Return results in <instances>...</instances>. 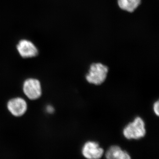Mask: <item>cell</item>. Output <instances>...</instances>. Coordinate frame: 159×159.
<instances>
[{"mask_svg": "<svg viewBox=\"0 0 159 159\" xmlns=\"http://www.w3.org/2000/svg\"><path fill=\"white\" fill-rule=\"evenodd\" d=\"M108 72V67L100 63H95L91 65L85 78L89 83L100 85L104 82Z\"/></svg>", "mask_w": 159, "mask_h": 159, "instance_id": "obj_1", "label": "cell"}, {"mask_svg": "<svg viewBox=\"0 0 159 159\" xmlns=\"http://www.w3.org/2000/svg\"><path fill=\"white\" fill-rule=\"evenodd\" d=\"M124 136L126 139L138 140L143 138L146 134L145 123L142 118L137 117L133 122L129 123L123 130Z\"/></svg>", "mask_w": 159, "mask_h": 159, "instance_id": "obj_2", "label": "cell"}, {"mask_svg": "<svg viewBox=\"0 0 159 159\" xmlns=\"http://www.w3.org/2000/svg\"><path fill=\"white\" fill-rule=\"evenodd\" d=\"M23 91L27 97L31 100L39 99L42 95V88L39 80L29 78L24 82Z\"/></svg>", "mask_w": 159, "mask_h": 159, "instance_id": "obj_3", "label": "cell"}, {"mask_svg": "<svg viewBox=\"0 0 159 159\" xmlns=\"http://www.w3.org/2000/svg\"><path fill=\"white\" fill-rule=\"evenodd\" d=\"M104 152L103 148L99 147L97 142L89 141L83 146L82 154L83 156L88 159H99Z\"/></svg>", "mask_w": 159, "mask_h": 159, "instance_id": "obj_4", "label": "cell"}, {"mask_svg": "<svg viewBox=\"0 0 159 159\" xmlns=\"http://www.w3.org/2000/svg\"><path fill=\"white\" fill-rule=\"evenodd\" d=\"M17 50L20 55L24 58L35 57L39 53L37 48L34 44L27 39L20 41L17 45Z\"/></svg>", "mask_w": 159, "mask_h": 159, "instance_id": "obj_5", "label": "cell"}, {"mask_svg": "<svg viewBox=\"0 0 159 159\" xmlns=\"http://www.w3.org/2000/svg\"><path fill=\"white\" fill-rule=\"evenodd\" d=\"M7 107L13 116H21L27 111V102L22 98L17 97L9 100L7 104Z\"/></svg>", "mask_w": 159, "mask_h": 159, "instance_id": "obj_6", "label": "cell"}, {"mask_svg": "<svg viewBox=\"0 0 159 159\" xmlns=\"http://www.w3.org/2000/svg\"><path fill=\"white\" fill-rule=\"evenodd\" d=\"M106 157L108 159H129L131 157L126 151L122 150L118 145L111 146L107 151Z\"/></svg>", "mask_w": 159, "mask_h": 159, "instance_id": "obj_7", "label": "cell"}, {"mask_svg": "<svg viewBox=\"0 0 159 159\" xmlns=\"http://www.w3.org/2000/svg\"><path fill=\"white\" fill-rule=\"evenodd\" d=\"M142 0H126V6L125 11L129 12L134 11L141 4Z\"/></svg>", "mask_w": 159, "mask_h": 159, "instance_id": "obj_8", "label": "cell"}, {"mask_svg": "<svg viewBox=\"0 0 159 159\" xmlns=\"http://www.w3.org/2000/svg\"><path fill=\"white\" fill-rule=\"evenodd\" d=\"M159 101L158 100V101H157V102H155L153 105L154 111L155 113L158 116L159 115Z\"/></svg>", "mask_w": 159, "mask_h": 159, "instance_id": "obj_9", "label": "cell"}, {"mask_svg": "<svg viewBox=\"0 0 159 159\" xmlns=\"http://www.w3.org/2000/svg\"><path fill=\"white\" fill-rule=\"evenodd\" d=\"M46 110L48 113L52 114L54 112V109L52 106L49 105L48 106L47 108H46Z\"/></svg>", "mask_w": 159, "mask_h": 159, "instance_id": "obj_10", "label": "cell"}]
</instances>
